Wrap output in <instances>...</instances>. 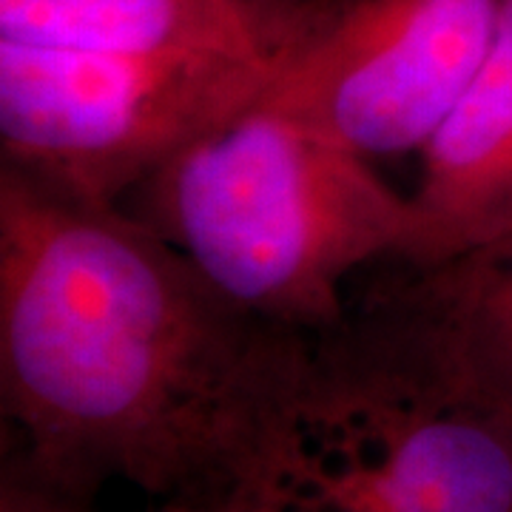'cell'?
Wrapping results in <instances>:
<instances>
[{"label": "cell", "instance_id": "6da1fadb", "mask_svg": "<svg viewBox=\"0 0 512 512\" xmlns=\"http://www.w3.org/2000/svg\"><path fill=\"white\" fill-rule=\"evenodd\" d=\"M313 365L123 205L0 165V382L40 478L274 498Z\"/></svg>", "mask_w": 512, "mask_h": 512}, {"label": "cell", "instance_id": "7a4b0ae2", "mask_svg": "<svg viewBox=\"0 0 512 512\" xmlns=\"http://www.w3.org/2000/svg\"><path fill=\"white\" fill-rule=\"evenodd\" d=\"M131 197L225 299L299 333L333 328L348 276L410 234V194L265 94Z\"/></svg>", "mask_w": 512, "mask_h": 512}, {"label": "cell", "instance_id": "3957f363", "mask_svg": "<svg viewBox=\"0 0 512 512\" xmlns=\"http://www.w3.org/2000/svg\"><path fill=\"white\" fill-rule=\"evenodd\" d=\"M279 63L0 40L3 165L77 200L120 205L174 154L256 103Z\"/></svg>", "mask_w": 512, "mask_h": 512}, {"label": "cell", "instance_id": "277c9868", "mask_svg": "<svg viewBox=\"0 0 512 512\" xmlns=\"http://www.w3.org/2000/svg\"><path fill=\"white\" fill-rule=\"evenodd\" d=\"M419 336V373L399 362L313 365L302 424L342 433V467L311 473L353 512H512V404L464 376Z\"/></svg>", "mask_w": 512, "mask_h": 512}, {"label": "cell", "instance_id": "5b68a950", "mask_svg": "<svg viewBox=\"0 0 512 512\" xmlns=\"http://www.w3.org/2000/svg\"><path fill=\"white\" fill-rule=\"evenodd\" d=\"M504 0H316L265 100L362 157L419 154L470 86Z\"/></svg>", "mask_w": 512, "mask_h": 512}, {"label": "cell", "instance_id": "8992f818", "mask_svg": "<svg viewBox=\"0 0 512 512\" xmlns=\"http://www.w3.org/2000/svg\"><path fill=\"white\" fill-rule=\"evenodd\" d=\"M410 191V234L399 262L447 274L512 248V0L493 43L430 143Z\"/></svg>", "mask_w": 512, "mask_h": 512}, {"label": "cell", "instance_id": "52a82bcc", "mask_svg": "<svg viewBox=\"0 0 512 512\" xmlns=\"http://www.w3.org/2000/svg\"><path fill=\"white\" fill-rule=\"evenodd\" d=\"M316 0H0V40L83 52L282 60Z\"/></svg>", "mask_w": 512, "mask_h": 512}, {"label": "cell", "instance_id": "ba28073f", "mask_svg": "<svg viewBox=\"0 0 512 512\" xmlns=\"http://www.w3.org/2000/svg\"><path fill=\"white\" fill-rule=\"evenodd\" d=\"M421 319L441 353L490 396L512 404V248L430 276Z\"/></svg>", "mask_w": 512, "mask_h": 512}, {"label": "cell", "instance_id": "9c48e42d", "mask_svg": "<svg viewBox=\"0 0 512 512\" xmlns=\"http://www.w3.org/2000/svg\"><path fill=\"white\" fill-rule=\"evenodd\" d=\"M3 512H69L63 504H57L52 493L43 490H23V487H6L3 493Z\"/></svg>", "mask_w": 512, "mask_h": 512}]
</instances>
